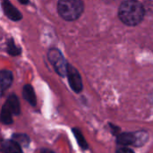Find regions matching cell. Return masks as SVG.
<instances>
[{
  "label": "cell",
  "instance_id": "cell-1",
  "mask_svg": "<svg viewBox=\"0 0 153 153\" xmlns=\"http://www.w3.org/2000/svg\"><path fill=\"white\" fill-rule=\"evenodd\" d=\"M145 16V8L138 0H126L118 9V17L127 26H136Z\"/></svg>",
  "mask_w": 153,
  "mask_h": 153
},
{
  "label": "cell",
  "instance_id": "cell-2",
  "mask_svg": "<svg viewBox=\"0 0 153 153\" xmlns=\"http://www.w3.org/2000/svg\"><path fill=\"white\" fill-rule=\"evenodd\" d=\"M84 10L82 0H59L57 11L59 15L65 21L73 22L80 18Z\"/></svg>",
  "mask_w": 153,
  "mask_h": 153
},
{
  "label": "cell",
  "instance_id": "cell-3",
  "mask_svg": "<svg viewBox=\"0 0 153 153\" xmlns=\"http://www.w3.org/2000/svg\"><path fill=\"white\" fill-rule=\"evenodd\" d=\"M116 143L122 147L134 146L136 148L143 147L149 140V133L145 130L136 132H125L120 133L116 136Z\"/></svg>",
  "mask_w": 153,
  "mask_h": 153
},
{
  "label": "cell",
  "instance_id": "cell-4",
  "mask_svg": "<svg viewBox=\"0 0 153 153\" xmlns=\"http://www.w3.org/2000/svg\"><path fill=\"white\" fill-rule=\"evenodd\" d=\"M21 113V105L18 97L12 93L10 94L4 104L2 107L0 112V121L4 125H12L13 122V117L19 116Z\"/></svg>",
  "mask_w": 153,
  "mask_h": 153
},
{
  "label": "cell",
  "instance_id": "cell-5",
  "mask_svg": "<svg viewBox=\"0 0 153 153\" xmlns=\"http://www.w3.org/2000/svg\"><path fill=\"white\" fill-rule=\"evenodd\" d=\"M48 59L53 65L56 73L61 76L65 77L66 76V70H67V65L65 56L61 53V51L56 48H50L48 52Z\"/></svg>",
  "mask_w": 153,
  "mask_h": 153
},
{
  "label": "cell",
  "instance_id": "cell-6",
  "mask_svg": "<svg viewBox=\"0 0 153 153\" xmlns=\"http://www.w3.org/2000/svg\"><path fill=\"white\" fill-rule=\"evenodd\" d=\"M66 76L68 79L69 86L71 87L73 91H74L75 93H81L83 90V84L81 74L78 70L70 64L67 65Z\"/></svg>",
  "mask_w": 153,
  "mask_h": 153
},
{
  "label": "cell",
  "instance_id": "cell-7",
  "mask_svg": "<svg viewBox=\"0 0 153 153\" xmlns=\"http://www.w3.org/2000/svg\"><path fill=\"white\" fill-rule=\"evenodd\" d=\"M2 7L3 10L4 12V14L11 19L12 21L17 22L20 21L22 18V15L21 13V12L13 5L12 3H10L8 0H3L2 2Z\"/></svg>",
  "mask_w": 153,
  "mask_h": 153
},
{
  "label": "cell",
  "instance_id": "cell-8",
  "mask_svg": "<svg viewBox=\"0 0 153 153\" xmlns=\"http://www.w3.org/2000/svg\"><path fill=\"white\" fill-rule=\"evenodd\" d=\"M13 81V73L9 70L0 71V97H2L4 91L12 85Z\"/></svg>",
  "mask_w": 153,
  "mask_h": 153
},
{
  "label": "cell",
  "instance_id": "cell-9",
  "mask_svg": "<svg viewBox=\"0 0 153 153\" xmlns=\"http://www.w3.org/2000/svg\"><path fill=\"white\" fill-rule=\"evenodd\" d=\"M0 152L2 153H23L22 149L12 139L0 140Z\"/></svg>",
  "mask_w": 153,
  "mask_h": 153
},
{
  "label": "cell",
  "instance_id": "cell-10",
  "mask_svg": "<svg viewBox=\"0 0 153 153\" xmlns=\"http://www.w3.org/2000/svg\"><path fill=\"white\" fill-rule=\"evenodd\" d=\"M22 97L23 99L32 107L37 105V97L34 88L30 84H25L22 88Z\"/></svg>",
  "mask_w": 153,
  "mask_h": 153
},
{
  "label": "cell",
  "instance_id": "cell-11",
  "mask_svg": "<svg viewBox=\"0 0 153 153\" xmlns=\"http://www.w3.org/2000/svg\"><path fill=\"white\" fill-rule=\"evenodd\" d=\"M72 132H73V134L74 136L75 137L76 139V142L79 145V147L82 150V151H86L89 149V144L87 143V141L85 140L82 131L79 129V128H76V127H74L72 128Z\"/></svg>",
  "mask_w": 153,
  "mask_h": 153
},
{
  "label": "cell",
  "instance_id": "cell-12",
  "mask_svg": "<svg viewBox=\"0 0 153 153\" xmlns=\"http://www.w3.org/2000/svg\"><path fill=\"white\" fill-rule=\"evenodd\" d=\"M11 139L14 141L22 149L28 148L30 144V138L25 134H13Z\"/></svg>",
  "mask_w": 153,
  "mask_h": 153
},
{
  "label": "cell",
  "instance_id": "cell-13",
  "mask_svg": "<svg viewBox=\"0 0 153 153\" xmlns=\"http://www.w3.org/2000/svg\"><path fill=\"white\" fill-rule=\"evenodd\" d=\"M6 50H7V53L13 56H19L21 55L22 53V49L21 48L17 47L15 44H14V41L11 39H8L7 41V47H6Z\"/></svg>",
  "mask_w": 153,
  "mask_h": 153
},
{
  "label": "cell",
  "instance_id": "cell-14",
  "mask_svg": "<svg viewBox=\"0 0 153 153\" xmlns=\"http://www.w3.org/2000/svg\"><path fill=\"white\" fill-rule=\"evenodd\" d=\"M108 126H109V128H110L111 134H112L114 136H117V135H118V134L121 133V128H120L119 126H116V125H114V124H112V123H108Z\"/></svg>",
  "mask_w": 153,
  "mask_h": 153
},
{
  "label": "cell",
  "instance_id": "cell-15",
  "mask_svg": "<svg viewBox=\"0 0 153 153\" xmlns=\"http://www.w3.org/2000/svg\"><path fill=\"white\" fill-rule=\"evenodd\" d=\"M116 153H135L134 150L128 148V147H120L118 148L117 151H116Z\"/></svg>",
  "mask_w": 153,
  "mask_h": 153
},
{
  "label": "cell",
  "instance_id": "cell-16",
  "mask_svg": "<svg viewBox=\"0 0 153 153\" xmlns=\"http://www.w3.org/2000/svg\"><path fill=\"white\" fill-rule=\"evenodd\" d=\"M39 153H55V152H54L53 151L49 150V149H42Z\"/></svg>",
  "mask_w": 153,
  "mask_h": 153
},
{
  "label": "cell",
  "instance_id": "cell-17",
  "mask_svg": "<svg viewBox=\"0 0 153 153\" xmlns=\"http://www.w3.org/2000/svg\"><path fill=\"white\" fill-rule=\"evenodd\" d=\"M19 1H20V3L22 4H26L29 3V0H19Z\"/></svg>",
  "mask_w": 153,
  "mask_h": 153
}]
</instances>
